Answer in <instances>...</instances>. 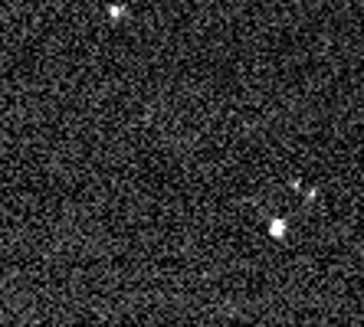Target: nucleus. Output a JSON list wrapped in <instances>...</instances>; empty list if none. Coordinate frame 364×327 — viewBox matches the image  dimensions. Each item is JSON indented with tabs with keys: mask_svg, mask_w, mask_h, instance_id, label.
<instances>
[{
	"mask_svg": "<svg viewBox=\"0 0 364 327\" xmlns=\"http://www.w3.org/2000/svg\"><path fill=\"white\" fill-rule=\"evenodd\" d=\"M282 233H285V226L279 223V219H276V223H272V236H282Z\"/></svg>",
	"mask_w": 364,
	"mask_h": 327,
	"instance_id": "f257e3e1",
	"label": "nucleus"
}]
</instances>
